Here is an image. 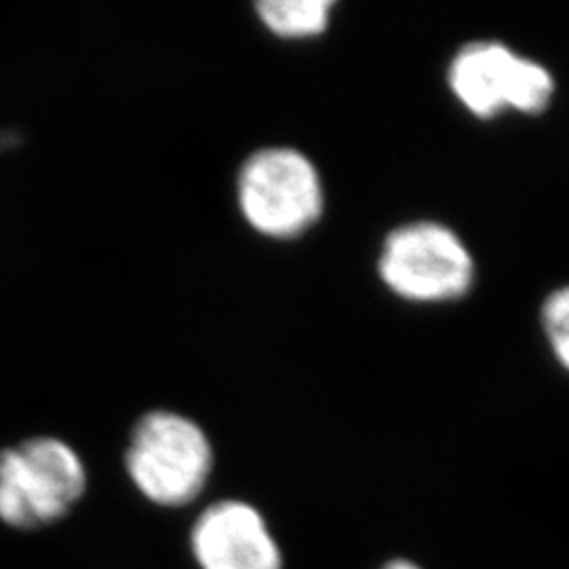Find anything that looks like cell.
<instances>
[{"label": "cell", "instance_id": "1", "mask_svg": "<svg viewBox=\"0 0 569 569\" xmlns=\"http://www.w3.org/2000/svg\"><path fill=\"white\" fill-rule=\"evenodd\" d=\"M124 467L146 500L176 509L201 496L213 468V449L197 422L161 409L133 427Z\"/></svg>", "mask_w": 569, "mask_h": 569}, {"label": "cell", "instance_id": "2", "mask_svg": "<svg viewBox=\"0 0 569 569\" xmlns=\"http://www.w3.org/2000/svg\"><path fill=\"white\" fill-rule=\"evenodd\" d=\"M448 87L475 119L491 121L505 112L542 117L557 96L549 68L500 41L460 47L448 66Z\"/></svg>", "mask_w": 569, "mask_h": 569}, {"label": "cell", "instance_id": "3", "mask_svg": "<svg viewBox=\"0 0 569 569\" xmlns=\"http://www.w3.org/2000/svg\"><path fill=\"white\" fill-rule=\"evenodd\" d=\"M378 274L388 289L413 305H446L468 296L477 262L449 226L420 220L395 228L380 249Z\"/></svg>", "mask_w": 569, "mask_h": 569}, {"label": "cell", "instance_id": "4", "mask_svg": "<svg viewBox=\"0 0 569 569\" xmlns=\"http://www.w3.org/2000/svg\"><path fill=\"white\" fill-rule=\"evenodd\" d=\"M84 489V465L60 439L39 437L0 453V521L11 528L56 523Z\"/></svg>", "mask_w": 569, "mask_h": 569}, {"label": "cell", "instance_id": "5", "mask_svg": "<svg viewBox=\"0 0 569 569\" xmlns=\"http://www.w3.org/2000/svg\"><path fill=\"white\" fill-rule=\"evenodd\" d=\"M247 224L270 239H296L319 222L326 192L300 150L264 148L244 161L237 183Z\"/></svg>", "mask_w": 569, "mask_h": 569}, {"label": "cell", "instance_id": "6", "mask_svg": "<svg viewBox=\"0 0 569 569\" xmlns=\"http://www.w3.org/2000/svg\"><path fill=\"white\" fill-rule=\"evenodd\" d=\"M201 569H281L283 555L262 512L241 500L204 509L190 531Z\"/></svg>", "mask_w": 569, "mask_h": 569}, {"label": "cell", "instance_id": "7", "mask_svg": "<svg viewBox=\"0 0 569 569\" xmlns=\"http://www.w3.org/2000/svg\"><path fill=\"white\" fill-rule=\"evenodd\" d=\"M331 0H264L256 11L266 28L281 39H310L329 28Z\"/></svg>", "mask_w": 569, "mask_h": 569}, {"label": "cell", "instance_id": "8", "mask_svg": "<svg viewBox=\"0 0 569 569\" xmlns=\"http://www.w3.org/2000/svg\"><path fill=\"white\" fill-rule=\"evenodd\" d=\"M540 323L550 352L569 373V284L550 291L540 310Z\"/></svg>", "mask_w": 569, "mask_h": 569}, {"label": "cell", "instance_id": "9", "mask_svg": "<svg viewBox=\"0 0 569 569\" xmlns=\"http://www.w3.org/2000/svg\"><path fill=\"white\" fill-rule=\"evenodd\" d=\"M382 569H422L420 566H416L413 561L409 559H395V561H388L387 566Z\"/></svg>", "mask_w": 569, "mask_h": 569}]
</instances>
